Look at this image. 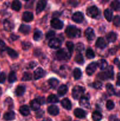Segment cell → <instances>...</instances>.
<instances>
[{"mask_svg": "<svg viewBox=\"0 0 120 121\" xmlns=\"http://www.w3.org/2000/svg\"><path fill=\"white\" fill-rule=\"evenodd\" d=\"M31 46V44L29 42H22V48L24 50H28Z\"/></svg>", "mask_w": 120, "mask_h": 121, "instance_id": "obj_48", "label": "cell"}, {"mask_svg": "<svg viewBox=\"0 0 120 121\" xmlns=\"http://www.w3.org/2000/svg\"><path fill=\"white\" fill-rule=\"evenodd\" d=\"M16 79H17V78H16V76L15 72H10L9 76H8V82L9 83H14L16 81Z\"/></svg>", "mask_w": 120, "mask_h": 121, "instance_id": "obj_36", "label": "cell"}, {"mask_svg": "<svg viewBox=\"0 0 120 121\" xmlns=\"http://www.w3.org/2000/svg\"><path fill=\"white\" fill-rule=\"evenodd\" d=\"M25 91V87L23 86H19L15 90V94L18 96H21L24 93Z\"/></svg>", "mask_w": 120, "mask_h": 121, "instance_id": "obj_27", "label": "cell"}, {"mask_svg": "<svg viewBox=\"0 0 120 121\" xmlns=\"http://www.w3.org/2000/svg\"><path fill=\"white\" fill-rule=\"evenodd\" d=\"M107 39L109 43H114L116 40V34L114 32H110L107 35Z\"/></svg>", "mask_w": 120, "mask_h": 121, "instance_id": "obj_22", "label": "cell"}, {"mask_svg": "<svg viewBox=\"0 0 120 121\" xmlns=\"http://www.w3.org/2000/svg\"><path fill=\"white\" fill-rule=\"evenodd\" d=\"M118 68L120 69V62L118 63Z\"/></svg>", "mask_w": 120, "mask_h": 121, "instance_id": "obj_57", "label": "cell"}, {"mask_svg": "<svg viewBox=\"0 0 120 121\" xmlns=\"http://www.w3.org/2000/svg\"><path fill=\"white\" fill-rule=\"evenodd\" d=\"M97 67V63L95 62L91 63L90 64L87 66L86 68V73L88 75L91 76L95 72Z\"/></svg>", "mask_w": 120, "mask_h": 121, "instance_id": "obj_6", "label": "cell"}, {"mask_svg": "<svg viewBox=\"0 0 120 121\" xmlns=\"http://www.w3.org/2000/svg\"><path fill=\"white\" fill-rule=\"evenodd\" d=\"M61 105L67 110H70L72 108L71 103L68 98H64L61 100Z\"/></svg>", "mask_w": 120, "mask_h": 121, "instance_id": "obj_16", "label": "cell"}, {"mask_svg": "<svg viewBox=\"0 0 120 121\" xmlns=\"http://www.w3.org/2000/svg\"><path fill=\"white\" fill-rule=\"evenodd\" d=\"M36 64L35 63H34V61H32V62L31 63L30 65H29V66H30V67H29V68H33V67H34L35 66H36Z\"/></svg>", "mask_w": 120, "mask_h": 121, "instance_id": "obj_54", "label": "cell"}, {"mask_svg": "<svg viewBox=\"0 0 120 121\" xmlns=\"http://www.w3.org/2000/svg\"><path fill=\"white\" fill-rule=\"evenodd\" d=\"M84 93V89L80 86H75L72 91V95L73 98L76 100L81 99Z\"/></svg>", "mask_w": 120, "mask_h": 121, "instance_id": "obj_2", "label": "cell"}, {"mask_svg": "<svg viewBox=\"0 0 120 121\" xmlns=\"http://www.w3.org/2000/svg\"><path fill=\"white\" fill-rule=\"evenodd\" d=\"M1 93H2V90H1V88L0 87V96H1Z\"/></svg>", "mask_w": 120, "mask_h": 121, "instance_id": "obj_56", "label": "cell"}, {"mask_svg": "<svg viewBox=\"0 0 120 121\" xmlns=\"http://www.w3.org/2000/svg\"><path fill=\"white\" fill-rule=\"evenodd\" d=\"M40 105L41 104L37 99H34V100H32L30 103L31 108L33 111H38L40 109Z\"/></svg>", "mask_w": 120, "mask_h": 121, "instance_id": "obj_18", "label": "cell"}, {"mask_svg": "<svg viewBox=\"0 0 120 121\" xmlns=\"http://www.w3.org/2000/svg\"><path fill=\"white\" fill-rule=\"evenodd\" d=\"M5 104L6 106H8V108L12 107L13 102H12V100L11 98H7L5 100Z\"/></svg>", "mask_w": 120, "mask_h": 121, "instance_id": "obj_45", "label": "cell"}, {"mask_svg": "<svg viewBox=\"0 0 120 121\" xmlns=\"http://www.w3.org/2000/svg\"><path fill=\"white\" fill-rule=\"evenodd\" d=\"M105 72L107 73L108 79H113V78H114V71H113V67L111 66L108 67L107 71Z\"/></svg>", "mask_w": 120, "mask_h": 121, "instance_id": "obj_39", "label": "cell"}, {"mask_svg": "<svg viewBox=\"0 0 120 121\" xmlns=\"http://www.w3.org/2000/svg\"><path fill=\"white\" fill-rule=\"evenodd\" d=\"M75 61L76 63L80 64V65H82L84 62V59L83 56L81 54H76V56L75 57Z\"/></svg>", "mask_w": 120, "mask_h": 121, "instance_id": "obj_35", "label": "cell"}, {"mask_svg": "<svg viewBox=\"0 0 120 121\" xmlns=\"http://www.w3.org/2000/svg\"><path fill=\"white\" fill-rule=\"evenodd\" d=\"M20 112L22 115L27 116L29 114L30 111H29V109L28 106L24 105V106H22L20 107Z\"/></svg>", "mask_w": 120, "mask_h": 121, "instance_id": "obj_20", "label": "cell"}, {"mask_svg": "<svg viewBox=\"0 0 120 121\" xmlns=\"http://www.w3.org/2000/svg\"><path fill=\"white\" fill-rule=\"evenodd\" d=\"M111 7L112 9L115 11L120 10V2L118 1H114L111 4Z\"/></svg>", "mask_w": 120, "mask_h": 121, "instance_id": "obj_33", "label": "cell"}, {"mask_svg": "<svg viewBox=\"0 0 120 121\" xmlns=\"http://www.w3.org/2000/svg\"><path fill=\"white\" fill-rule=\"evenodd\" d=\"M67 92H68V87L66 85H61L58 88V93L61 96L65 95L67 93Z\"/></svg>", "mask_w": 120, "mask_h": 121, "instance_id": "obj_21", "label": "cell"}, {"mask_svg": "<svg viewBox=\"0 0 120 121\" xmlns=\"http://www.w3.org/2000/svg\"><path fill=\"white\" fill-rule=\"evenodd\" d=\"M98 78H100L101 80H106V79H108V76H107V74L106 73V72H101V73H99L98 75Z\"/></svg>", "mask_w": 120, "mask_h": 121, "instance_id": "obj_47", "label": "cell"}, {"mask_svg": "<svg viewBox=\"0 0 120 121\" xmlns=\"http://www.w3.org/2000/svg\"><path fill=\"white\" fill-rule=\"evenodd\" d=\"M47 5V1L45 0H40L38 2L36 7V13L37 14L41 13L45 8Z\"/></svg>", "mask_w": 120, "mask_h": 121, "instance_id": "obj_10", "label": "cell"}, {"mask_svg": "<svg viewBox=\"0 0 120 121\" xmlns=\"http://www.w3.org/2000/svg\"><path fill=\"white\" fill-rule=\"evenodd\" d=\"M48 112L51 115L56 116L59 113V109L55 105H51L48 107Z\"/></svg>", "mask_w": 120, "mask_h": 121, "instance_id": "obj_15", "label": "cell"}, {"mask_svg": "<svg viewBox=\"0 0 120 121\" xmlns=\"http://www.w3.org/2000/svg\"><path fill=\"white\" fill-rule=\"evenodd\" d=\"M4 27V29L6 31H9L12 30L14 27L12 24L8 20H5L4 21L3 23Z\"/></svg>", "mask_w": 120, "mask_h": 121, "instance_id": "obj_25", "label": "cell"}, {"mask_svg": "<svg viewBox=\"0 0 120 121\" xmlns=\"http://www.w3.org/2000/svg\"><path fill=\"white\" fill-rule=\"evenodd\" d=\"M61 45V41L58 39H56V38H54V39L50 40V41L48 43L49 47L52 48H54V49L60 47Z\"/></svg>", "mask_w": 120, "mask_h": 121, "instance_id": "obj_7", "label": "cell"}, {"mask_svg": "<svg viewBox=\"0 0 120 121\" xmlns=\"http://www.w3.org/2000/svg\"><path fill=\"white\" fill-rule=\"evenodd\" d=\"M97 65L99 66V67L100 68V69L101 70H104L108 66V63H107V61L105 60H99V61L98 62Z\"/></svg>", "mask_w": 120, "mask_h": 121, "instance_id": "obj_31", "label": "cell"}, {"mask_svg": "<svg viewBox=\"0 0 120 121\" xmlns=\"http://www.w3.org/2000/svg\"><path fill=\"white\" fill-rule=\"evenodd\" d=\"M11 7L12 8V9L16 11H19L21 9V3L19 1H13L12 3Z\"/></svg>", "mask_w": 120, "mask_h": 121, "instance_id": "obj_29", "label": "cell"}, {"mask_svg": "<svg viewBox=\"0 0 120 121\" xmlns=\"http://www.w3.org/2000/svg\"><path fill=\"white\" fill-rule=\"evenodd\" d=\"M106 89L108 94L110 95H113L115 93V91L113 87V86L111 83H108L106 85Z\"/></svg>", "mask_w": 120, "mask_h": 121, "instance_id": "obj_37", "label": "cell"}, {"mask_svg": "<svg viewBox=\"0 0 120 121\" xmlns=\"http://www.w3.org/2000/svg\"><path fill=\"white\" fill-rule=\"evenodd\" d=\"M6 48H6L4 42L2 40H0V50L2 51L4 50H6Z\"/></svg>", "mask_w": 120, "mask_h": 121, "instance_id": "obj_52", "label": "cell"}, {"mask_svg": "<svg viewBox=\"0 0 120 121\" xmlns=\"http://www.w3.org/2000/svg\"><path fill=\"white\" fill-rule=\"evenodd\" d=\"M74 115L76 117V118H80V119H82V118H84L86 117V112L85 111H84L82 109L80 108H76L74 110Z\"/></svg>", "mask_w": 120, "mask_h": 121, "instance_id": "obj_13", "label": "cell"}, {"mask_svg": "<svg viewBox=\"0 0 120 121\" xmlns=\"http://www.w3.org/2000/svg\"><path fill=\"white\" fill-rule=\"evenodd\" d=\"M113 22L114 24L116 27H120V16H115L113 20Z\"/></svg>", "mask_w": 120, "mask_h": 121, "instance_id": "obj_44", "label": "cell"}, {"mask_svg": "<svg viewBox=\"0 0 120 121\" xmlns=\"http://www.w3.org/2000/svg\"><path fill=\"white\" fill-rule=\"evenodd\" d=\"M73 74H74V77L75 79L78 80V79H80L82 76V72H81V70L78 68H76L74 69V72H73Z\"/></svg>", "mask_w": 120, "mask_h": 121, "instance_id": "obj_34", "label": "cell"}, {"mask_svg": "<svg viewBox=\"0 0 120 121\" xmlns=\"http://www.w3.org/2000/svg\"><path fill=\"white\" fill-rule=\"evenodd\" d=\"M66 46H67V49L68 50L69 53H72L74 48V44H73L72 42H71V41H67V42L66 43Z\"/></svg>", "mask_w": 120, "mask_h": 121, "instance_id": "obj_41", "label": "cell"}, {"mask_svg": "<svg viewBox=\"0 0 120 121\" xmlns=\"http://www.w3.org/2000/svg\"><path fill=\"white\" fill-rule=\"evenodd\" d=\"M113 14L111 9H106L104 11V17L108 21H111L112 19Z\"/></svg>", "mask_w": 120, "mask_h": 121, "instance_id": "obj_24", "label": "cell"}, {"mask_svg": "<svg viewBox=\"0 0 120 121\" xmlns=\"http://www.w3.org/2000/svg\"><path fill=\"white\" fill-rule=\"evenodd\" d=\"M33 18H34V15H33L32 13L31 12L26 11L23 13L22 20L25 22H30V21H32Z\"/></svg>", "mask_w": 120, "mask_h": 121, "instance_id": "obj_14", "label": "cell"}, {"mask_svg": "<svg viewBox=\"0 0 120 121\" xmlns=\"http://www.w3.org/2000/svg\"><path fill=\"white\" fill-rule=\"evenodd\" d=\"M45 72L44 70V69H42L41 67H39V68L36 69L35 70V72H34V79L35 80H37V79H40V78H43L45 76Z\"/></svg>", "mask_w": 120, "mask_h": 121, "instance_id": "obj_11", "label": "cell"}, {"mask_svg": "<svg viewBox=\"0 0 120 121\" xmlns=\"http://www.w3.org/2000/svg\"><path fill=\"white\" fill-rule=\"evenodd\" d=\"M6 50H7V53H8V55H9L12 58V59H16V58H17L18 56V53H16L15 50L12 49V48H9V47H7Z\"/></svg>", "mask_w": 120, "mask_h": 121, "instance_id": "obj_26", "label": "cell"}, {"mask_svg": "<svg viewBox=\"0 0 120 121\" xmlns=\"http://www.w3.org/2000/svg\"><path fill=\"white\" fill-rule=\"evenodd\" d=\"M48 83H49V86H51V87L52 89H55L57 86L58 85L59 82L57 79H55V78H51L48 81Z\"/></svg>", "mask_w": 120, "mask_h": 121, "instance_id": "obj_28", "label": "cell"}, {"mask_svg": "<svg viewBox=\"0 0 120 121\" xmlns=\"http://www.w3.org/2000/svg\"><path fill=\"white\" fill-rule=\"evenodd\" d=\"M114 106H115V105H114V103L113 102V101L109 100L107 102L106 107L108 110H112V109H114Z\"/></svg>", "mask_w": 120, "mask_h": 121, "instance_id": "obj_43", "label": "cell"}, {"mask_svg": "<svg viewBox=\"0 0 120 121\" xmlns=\"http://www.w3.org/2000/svg\"><path fill=\"white\" fill-rule=\"evenodd\" d=\"M51 25L53 28L56 30L61 29L64 26L63 22L58 18L52 19L51 21Z\"/></svg>", "mask_w": 120, "mask_h": 121, "instance_id": "obj_4", "label": "cell"}, {"mask_svg": "<svg viewBox=\"0 0 120 121\" xmlns=\"http://www.w3.org/2000/svg\"><path fill=\"white\" fill-rule=\"evenodd\" d=\"M32 79V75L29 73H24L23 76L22 78V80L23 81H29L31 80Z\"/></svg>", "mask_w": 120, "mask_h": 121, "instance_id": "obj_42", "label": "cell"}, {"mask_svg": "<svg viewBox=\"0 0 120 121\" xmlns=\"http://www.w3.org/2000/svg\"><path fill=\"white\" fill-rule=\"evenodd\" d=\"M111 121H120V119H116V118H115V119H113L112 120H111Z\"/></svg>", "mask_w": 120, "mask_h": 121, "instance_id": "obj_55", "label": "cell"}, {"mask_svg": "<svg viewBox=\"0 0 120 121\" xmlns=\"http://www.w3.org/2000/svg\"><path fill=\"white\" fill-rule=\"evenodd\" d=\"M47 102L51 104H55L58 102V99L55 95H51L47 98Z\"/></svg>", "mask_w": 120, "mask_h": 121, "instance_id": "obj_32", "label": "cell"}, {"mask_svg": "<svg viewBox=\"0 0 120 121\" xmlns=\"http://www.w3.org/2000/svg\"><path fill=\"white\" fill-rule=\"evenodd\" d=\"M55 32L53 31H48V33H47V34H46V38H47V39H54V37L55 36Z\"/></svg>", "mask_w": 120, "mask_h": 121, "instance_id": "obj_46", "label": "cell"}, {"mask_svg": "<svg viewBox=\"0 0 120 121\" xmlns=\"http://www.w3.org/2000/svg\"><path fill=\"white\" fill-rule=\"evenodd\" d=\"M15 114L13 111H9L6 112L4 115V118L6 121H12L15 119Z\"/></svg>", "mask_w": 120, "mask_h": 121, "instance_id": "obj_19", "label": "cell"}, {"mask_svg": "<svg viewBox=\"0 0 120 121\" xmlns=\"http://www.w3.org/2000/svg\"><path fill=\"white\" fill-rule=\"evenodd\" d=\"M92 118L94 121H100L102 119V115L98 111H95L92 113Z\"/></svg>", "mask_w": 120, "mask_h": 121, "instance_id": "obj_30", "label": "cell"}, {"mask_svg": "<svg viewBox=\"0 0 120 121\" xmlns=\"http://www.w3.org/2000/svg\"><path fill=\"white\" fill-rule=\"evenodd\" d=\"M80 104L82 107L85 108H90V104H89V100L86 97H82L80 99Z\"/></svg>", "mask_w": 120, "mask_h": 121, "instance_id": "obj_17", "label": "cell"}, {"mask_svg": "<svg viewBox=\"0 0 120 121\" xmlns=\"http://www.w3.org/2000/svg\"><path fill=\"white\" fill-rule=\"evenodd\" d=\"M116 85L118 86H120V73H119L118 74L117 76V81H116Z\"/></svg>", "mask_w": 120, "mask_h": 121, "instance_id": "obj_53", "label": "cell"}, {"mask_svg": "<svg viewBox=\"0 0 120 121\" xmlns=\"http://www.w3.org/2000/svg\"><path fill=\"white\" fill-rule=\"evenodd\" d=\"M42 32L40 30H36L35 32H34V40L35 41H39L40 39H41L42 37Z\"/></svg>", "mask_w": 120, "mask_h": 121, "instance_id": "obj_38", "label": "cell"}, {"mask_svg": "<svg viewBox=\"0 0 120 121\" xmlns=\"http://www.w3.org/2000/svg\"><path fill=\"white\" fill-rule=\"evenodd\" d=\"M95 46L96 47L100 48V49H104L107 46V43H106L105 40L103 39L102 37H99L98 39L96 40V43H95Z\"/></svg>", "mask_w": 120, "mask_h": 121, "instance_id": "obj_12", "label": "cell"}, {"mask_svg": "<svg viewBox=\"0 0 120 121\" xmlns=\"http://www.w3.org/2000/svg\"><path fill=\"white\" fill-rule=\"evenodd\" d=\"M84 49V46L81 43H78L76 45V50L78 52H82Z\"/></svg>", "mask_w": 120, "mask_h": 121, "instance_id": "obj_49", "label": "cell"}, {"mask_svg": "<svg viewBox=\"0 0 120 121\" xmlns=\"http://www.w3.org/2000/svg\"><path fill=\"white\" fill-rule=\"evenodd\" d=\"M86 56L88 59H92L95 57V53L94 51L91 48H88L86 52Z\"/></svg>", "mask_w": 120, "mask_h": 121, "instance_id": "obj_40", "label": "cell"}, {"mask_svg": "<svg viewBox=\"0 0 120 121\" xmlns=\"http://www.w3.org/2000/svg\"><path fill=\"white\" fill-rule=\"evenodd\" d=\"M31 27L27 25H21L20 26V28H19V31L21 32V33H23L24 34H27L29 33L30 31Z\"/></svg>", "mask_w": 120, "mask_h": 121, "instance_id": "obj_23", "label": "cell"}, {"mask_svg": "<svg viewBox=\"0 0 120 121\" xmlns=\"http://www.w3.org/2000/svg\"><path fill=\"white\" fill-rule=\"evenodd\" d=\"M72 19L73 21L77 23L82 22L84 20V15L81 12H76L72 15Z\"/></svg>", "mask_w": 120, "mask_h": 121, "instance_id": "obj_8", "label": "cell"}, {"mask_svg": "<svg viewBox=\"0 0 120 121\" xmlns=\"http://www.w3.org/2000/svg\"><path fill=\"white\" fill-rule=\"evenodd\" d=\"M66 34L69 38H75L80 36L81 31L74 26H68L65 30Z\"/></svg>", "mask_w": 120, "mask_h": 121, "instance_id": "obj_1", "label": "cell"}, {"mask_svg": "<svg viewBox=\"0 0 120 121\" xmlns=\"http://www.w3.org/2000/svg\"><path fill=\"white\" fill-rule=\"evenodd\" d=\"M6 79V75L4 72L0 73V83H3Z\"/></svg>", "mask_w": 120, "mask_h": 121, "instance_id": "obj_51", "label": "cell"}, {"mask_svg": "<svg viewBox=\"0 0 120 121\" xmlns=\"http://www.w3.org/2000/svg\"><path fill=\"white\" fill-rule=\"evenodd\" d=\"M85 36L89 41H92L94 40V39L95 38V33H94L92 28H90V27L87 28L85 31Z\"/></svg>", "mask_w": 120, "mask_h": 121, "instance_id": "obj_9", "label": "cell"}, {"mask_svg": "<svg viewBox=\"0 0 120 121\" xmlns=\"http://www.w3.org/2000/svg\"><path fill=\"white\" fill-rule=\"evenodd\" d=\"M56 56L59 60H66L69 58L68 54L64 49H60L56 52Z\"/></svg>", "mask_w": 120, "mask_h": 121, "instance_id": "obj_5", "label": "cell"}, {"mask_svg": "<svg viewBox=\"0 0 120 121\" xmlns=\"http://www.w3.org/2000/svg\"><path fill=\"white\" fill-rule=\"evenodd\" d=\"M93 87L96 89H100L102 87V83L100 81H96L93 83Z\"/></svg>", "mask_w": 120, "mask_h": 121, "instance_id": "obj_50", "label": "cell"}, {"mask_svg": "<svg viewBox=\"0 0 120 121\" xmlns=\"http://www.w3.org/2000/svg\"><path fill=\"white\" fill-rule=\"evenodd\" d=\"M87 14L89 17L95 18L98 15L99 10L95 6H91L87 9Z\"/></svg>", "mask_w": 120, "mask_h": 121, "instance_id": "obj_3", "label": "cell"}]
</instances>
